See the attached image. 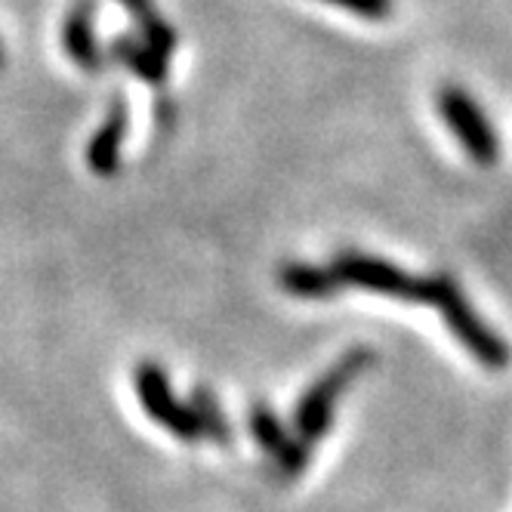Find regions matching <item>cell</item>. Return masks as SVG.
<instances>
[{
    "instance_id": "1",
    "label": "cell",
    "mask_w": 512,
    "mask_h": 512,
    "mask_svg": "<svg viewBox=\"0 0 512 512\" xmlns=\"http://www.w3.org/2000/svg\"><path fill=\"white\" fill-rule=\"evenodd\" d=\"M423 303H432L442 312L445 324L451 327V334L469 349L475 361H482L485 368H506L509 364V346L491 331V327L472 312L469 300L463 297L460 284L451 275H432L426 278V297Z\"/></svg>"
},
{
    "instance_id": "2",
    "label": "cell",
    "mask_w": 512,
    "mask_h": 512,
    "mask_svg": "<svg viewBox=\"0 0 512 512\" xmlns=\"http://www.w3.org/2000/svg\"><path fill=\"white\" fill-rule=\"evenodd\" d=\"M371 364H374V352L371 349H349L315 386H309L303 392L300 405L294 411V426H297V435L303 438L309 448L318 442V438H324L327 429H331L334 401L343 395L349 380H355L364 368H371Z\"/></svg>"
},
{
    "instance_id": "3",
    "label": "cell",
    "mask_w": 512,
    "mask_h": 512,
    "mask_svg": "<svg viewBox=\"0 0 512 512\" xmlns=\"http://www.w3.org/2000/svg\"><path fill=\"white\" fill-rule=\"evenodd\" d=\"M133 386L139 392L145 414L161 423L173 438H179V442H198V438H204L195 411L173 395L170 377L158 361H142L133 371Z\"/></svg>"
},
{
    "instance_id": "4",
    "label": "cell",
    "mask_w": 512,
    "mask_h": 512,
    "mask_svg": "<svg viewBox=\"0 0 512 512\" xmlns=\"http://www.w3.org/2000/svg\"><path fill=\"white\" fill-rule=\"evenodd\" d=\"M337 278L349 287L371 290V294L395 297V300H417L423 303L426 297V278H414L405 269H398L395 263L374 260L364 253H340L334 266Z\"/></svg>"
},
{
    "instance_id": "5",
    "label": "cell",
    "mask_w": 512,
    "mask_h": 512,
    "mask_svg": "<svg viewBox=\"0 0 512 512\" xmlns=\"http://www.w3.org/2000/svg\"><path fill=\"white\" fill-rule=\"evenodd\" d=\"M438 108H442V118L448 121V127L463 142V149L469 152L475 164H482V167L497 164L500 145L479 102L469 93H463L460 87H442V93H438Z\"/></svg>"
},
{
    "instance_id": "6",
    "label": "cell",
    "mask_w": 512,
    "mask_h": 512,
    "mask_svg": "<svg viewBox=\"0 0 512 512\" xmlns=\"http://www.w3.org/2000/svg\"><path fill=\"white\" fill-rule=\"evenodd\" d=\"M250 432H253L256 442H260V448H266L272 454V460L281 466L284 475H300L306 469L309 445L303 442V438L290 435L269 405L250 408Z\"/></svg>"
},
{
    "instance_id": "7",
    "label": "cell",
    "mask_w": 512,
    "mask_h": 512,
    "mask_svg": "<svg viewBox=\"0 0 512 512\" xmlns=\"http://www.w3.org/2000/svg\"><path fill=\"white\" fill-rule=\"evenodd\" d=\"M62 44L68 59L87 75L102 71L105 59L96 44V0H75L62 22Z\"/></svg>"
},
{
    "instance_id": "8",
    "label": "cell",
    "mask_w": 512,
    "mask_h": 512,
    "mask_svg": "<svg viewBox=\"0 0 512 512\" xmlns=\"http://www.w3.org/2000/svg\"><path fill=\"white\" fill-rule=\"evenodd\" d=\"M127 127H130V112H127V99L115 96L112 105H108V115L102 121V127L93 133L90 145H87V164L96 176H115L121 167V149L127 139Z\"/></svg>"
},
{
    "instance_id": "9",
    "label": "cell",
    "mask_w": 512,
    "mask_h": 512,
    "mask_svg": "<svg viewBox=\"0 0 512 512\" xmlns=\"http://www.w3.org/2000/svg\"><path fill=\"white\" fill-rule=\"evenodd\" d=\"M112 59L121 62L124 68H130L133 75L142 78L145 84H152V87L167 84V56L158 53L149 41L124 34V38H118L112 44Z\"/></svg>"
},
{
    "instance_id": "10",
    "label": "cell",
    "mask_w": 512,
    "mask_h": 512,
    "mask_svg": "<svg viewBox=\"0 0 512 512\" xmlns=\"http://www.w3.org/2000/svg\"><path fill=\"white\" fill-rule=\"evenodd\" d=\"M278 284L287 290V294H294L300 300H327L343 287V281L337 278L334 269H318V266H306V263H287L278 272Z\"/></svg>"
},
{
    "instance_id": "11",
    "label": "cell",
    "mask_w": 512,
    "mask_h": 512,
    "mask_svg": "<svg viewBox=\"0 0 512 512\" xmlns=\"http://www.w3.org/2000/svg\"><path fill=\"white\" fill-rule=\"evenodd\" d=\"M124 10L139 22V38L149 41L158 53H164L170 59V53L176 50V31L173 25L155 10V0H121Z\"/></svg>"
},
{
    "instance_id": "12",
    "label": "cell",
    "mask_w": 512,
    "mask_h": 512,
    "mask_svg": "<svg viewBox=\"0 0 512 512\" xmlns=\"http://www.w3.org/2000/svg\"><path fill=\"white\" fill-rule=\"evenodd\" d=\"M189 408L195 411L198 426H201V432L210 438V442H216V445H229V438H232L229 420H226L223 408H219V401H216V395H213L210 389L195 386V389H192V398H189Z\"/></svg>"
},
{
    "instance_id": "13",
    "label": "cell",
    "mask_w": 512,
    "mask_h": 512,
    "mask_svg": "<svg viewBox=\"0 0 512 512\" xmlns=\"http://www.w3.org/2000/svg\"><path fill=\"white\" fill-rule=\"evenodd\" d=\"M324 4H337L349 10L352 16L371 19V22H383L392 16V0H324Z\"/></svg>"
},
{
    "instance_id": "14",
    "label": "cell",
    "mask_w": 512,
    "mask_h": 512,
    "mask_svg": "<svg viewBox=\"0 0 512 512\" xmlns=\"http://www.w3.org/2000/svg\"><path fill=\"white\" fill-rule=\"evenodd\" d=\"M0 68H4V44H0Z\"/></svg>"
}]
</instances>
